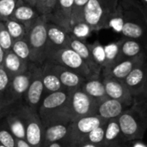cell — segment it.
<instances>
[{"instance_id": "cell-20", "label": "cell", "mask_w": 147, "mask_h": 147, "mask_svg": "<svg viewBox=\"0 0 147 147\" xmlns=\"http://www.w3.org/2000/svg\"><path fill=\"white\" fill-rule=\"evenodd\" d=\"M69 97L70 92L65 89L48 94L42 101L41 109L45 112L63 109L67 106Z\"/></svg>"}, {"instance_id": "cell-31", "label": "cell", "mask_w": 147, "mask_h": 147, "mask_svg": "<svg viewBox=\"0 0 147 147\" xmlns=\"http://www.w3.org/2000/svg\"><path fill=\"white\" fill-rule=\"evenodd\" d=\"M67 133V127L65 125H55L49 127L46 132V139L50 142H55L63 139Z\"/></svg>"}, {"instance_id": "cell-38", "label": "cell", "mask_w": 147, "mask_h": 147, "mask_svg": "<svg viewBox=\"0 0 147 147\" xmlns=\"http://www.w3.org/2000/svg\"><path fill=\"white\" fill-rule=\"evenodd\" d=\"M0 143L2 146L5 147L15 146V141H14L13 137L9 132L5 130L0 131Z\"/></svg>"}, {"instance_id": "cell-13", "label": "cell", "mask_w": 147, "mask_h": 147, "mask_svg": "<svg viewBox=\"0 0 147 147\" xmlns=\"http://www.w3.org/2000/svg\"><path fill=\"white\" fill-rule=\"evenodd\" d=\"M130 106L131 105L126 104L122 101L107 97L97 104L96 114L105 120L118 119L119 116Z\"/></svg>"}, {"instance_id": "cell-27", "label": "cell", "mask_w": 147, "mask_h": 147, "mask_svg": "<svg viewBox=\"0 0 147 147\" xmlns=\"http://www.w3.org/2000/svg\"><path fill=\"white\" fill-rule=\"evenodd\" d=\"M105 51H106V58H107V63L105 68L102 70L108 69L114 64L117 63L119 61H121V55L120 51V43L119 40L113 42L107 46H105Z\"/></svg>"}, {"instance_id": "cell-25", "label": "cell", "mask_w": 147, "mask_h": 147, "mask_svg": "<svg viewBox=\"0 0 147 147\" xmlns=\"http://www.w3.org/2000/svg\"><path fill=\"white\" fill-rule=\"evenodd\" d=\"M3 23L10 36L12 37L13 41L25 38L27 33V28L23 23L13 18H9Z\"/></svg>"}, {"instance_id": "cell-4", "label": "cell", "mask_w": 147, "mask_h": 147, "mask_svg": "<svg viewBox=\"0 0 147 147\" xmlns=\"http://www.w3.org/2000/svg\"><path fill=\"white\" fill-rule=\"evenodd\" d=\"M123 23L121 30L122 37L139 40L147 43V30L135 0H121Z\"/></svg>"}, {"instance_id": "cell-19", "label": "cell", "mask_w": 147, "mask_h": 147, "mask_svg": "<svg viewBox=\"0 0 147 147\" xmlns=\"http://www.w3.org/2000/svg\"><path fill=\"white\" fill-rule=\"evenodd\" d=\"M30 78H31L30 64H29L28 70L11 78L10 84L7 93H9V94L10 95L13 101L16 99H20L22 95L26 94L29 86Z\"/></svg>"}, {"instance_id": "cell-14", "label": "cell", "mask_w": 147, "mask_h": 147, "mask_svg": "<svg viewBox=\"0 0 147 147\" xmlns=\"http://www.w3.org/2000/svg\"><path fill=\"white\" fill-rule=\"evenodd\" d=\"M73 4L74 0H58L54 12L49 21L59 25L65 31L70 33Z\"/></svg>"}, {"instance_id": "cell-33", "label": "cell", "mask_w": 147, "mask_h": 147, "mask_svg": "<svg viewBox=\"0 0 147 147\" xmlns=\"http://www.w3.org/2000/svg\"><path fill=\"white\" fill-rule=\"evenodd\" d=\"M89 0H74L71 17V26L76 23L84 21V10Z\"/></svg>"}, {"instance_id": "cell-22", "label": "cell", "mask_w": 147, "mask_h": 147, "mask_svg": "<svg viewBox=\"0 0 147 147\" xmlns=\"http://www.w3.org/2000/svg\"><path fill=\"white\" fill-rule=\"evenodd\" d=\"M119 43L121 55L122 59L134 58L144 54H147L145 43L139 40L121 37L119 40Z\"/></svg>"}, {"instance_id": "cell-49", "label": "cell", "mask_w": 147, "mask_h": 147, "mask_svg": "<svg viewBox=\"0 0 147 147\" xmlns=\"http://www.w3.org/2000/svg\"><path fill=\"white\" fill-rule=\"evenodd\" d=\"M2 108H3V102L0 101V111L2 110Z\"/></svg>"}, {"instance_id": "cell-28", "label": "cell", "mask_w": 147, "mask_h": 147, "mask_svg": "<svg viewBox=\"0 0 147 147\" xmlns=\"http://www.w3.org/2000/svg\"><path fill=\"white\" fill-rule=\"evenodd\" d=\"M11 50L23 61L31 62V52L26 38L13 41Z\"/></svg>"}, {"instance_id": "cell-24", "label": "cell", "mask_w": 147, "mask_h": 147, "mask_svg": "<svg viewBox=\"0 0 147 147\" xmlns=\"http://www.w3.org/2000/svg\"><path fill=\"white\" fill-rule=\"evenodd\" d=\"M42 81L44 92L47 94L65 89L58 75L52 68L51 63L48 60H46V62L42 64Z\"/></svg>"}, {"instance_id": "cell-46", "label": "cell", "mask_w": 147, "mask_h": 147, "mask_svg": "<svg viewBox=\"0 0 147 147\" xmlns=\"http://www.w3.org/2000/svg\"><path fill=\"white\" fill-rule=\"evenodd\" d=\"M143 98H145V99H146L147 98V70H146V86H145V90H144Z\"/></svg>"}, {"instance_id": "cell-23", "label": "cell", "mask_w": 147, "mask_h": 147, "mask_svg": "<svg viewBox=\"0 0 147 147\" xmlns=\"http://www.w3.org/2000/svg\"><path fill=\"white\" fill-rule=\"evenodd\" d=\"M40 16L41 15L35 9V7L31 6L22 0H19L10 18L23 23L27 28Z\"/></svg>"}, {"instance_id": "cell-9", "label": "cell", "mask_w": 147, "mask_h": 147, "mask_svg": "<svg viewBox=\"0 0 147 147\" xmlns=\"http://www.w3.org/2000/svg\"><path fill=\"white\" fill-rule=\"evenodd\" d=\"M146 59L147 54H144L134 58L121 59L108 69L102 70V75L103 76H110L112 78L123 81L132 72L134 68H135L139 64H140Z\"/></svg>"}, {"instance_id": "cell-50", "label": "cell", "mask_w": 147, "mask_h": 147, "mask_svg": "<svg viewBox=\"0 0 147 147\" xmlns=\"http://www.w3.org/2000/svg\"><path fill=\"white\" fill-rule=\"evenodd\" d=\"M146 51H147V43L146 44Z\"/></svg>"}, {"instance_id": "cell-7", "label": "cell", "mask_w": 147, "mask_h": 147, "mask_svg": "<svg viewBox=\"0 0 147 147\" xmlns=\"http://www.w3.org/2000/svg\"><path fill=\"white\" fill-rule=\"evenodd\" d=\"M31 78L28 88L25 94L27 102L31 107L37 106L43 95L44 86L42 81V65L30 62Z\"/></svg>"}, {"instance_id": "cell-17", "label": "cell", "mask_w": 147, "mask_h": 147, "mask_svg": "<svg viewBox=\"0 0 147 147\" xmlns=\"http://www.w3.org/2000/svg\"><path fill=\"white\" fill-rule=\"evenodd\" d=\"M70 48L75 50L81 58L85 62V63L88 65L90 69L94 75H101L102 74V68L95 62L91 52L90 50V48L88 46V42L85 41H81L79 39H77L75 37L71 36V42H70Z\"/></svg>"}, {"instance_id": "cell-52", "label": "cell", "mask_w": 147, "mask_h": 147, "mask_svg": "<svg viewBox=\"0 0 147 147\" xmlns=\"http://www.w3.org/2000/svg\"><path fill=\"white\" fill-rule=\"evenodd\" d=\"M146 101H147V98H146Z\"/></svg>"}, {"instance_id": "cell-3", "label": "cell", "mask_w": 147, "mask_h": 147, "mask_svg": "<svg viewBox=\"0 0 147 147\" xmlns=\"http://www.w3.org/2000/svg\"><path fill=\"white\" fill-rule=\"evenodd\" d=\"M47 19L44 16H40L29 26L27 27L26 40L31 52V62L42 65L47 60Z\"/></svg>"}, {"instance_id": "cell-6", "label": "cell", "mask_w": 147, "mask_h": 147, "mask_svg": "<svg viewBox=\"0 0 147 147\" xmlns=\"http://www.w3.org/2000/svg\"><path fill=\"white\" fill-rule=\"evenodd\" d=\"M70 92L68 101L69 114L74 120L88 115L96 114L97 102L84 93L81 88H77Z\"/></svg>"}, {"instance_id": "cell-47", "label": "cell", "mask_w": 147, "mask_h": 147, "mask_svg": "<svg viewBox=\"0 0 147 147\" xmlns=\"http://www.w3.org/2000/svg\"><path fill=\"white\" fill-rule=\"evenodd\" d=\"M49 147H61L58 143H53V144H52V145H50V146Z\"/></svg>"}, {"instance_id": "cell-12", "label": "cell", "mask_w": 147, "mask_h": 147, "mask_svg": "<svg viewBox=\"0 0 147 147\" xmlns=\"http://www.w3.org/2000/svg\"><path fill=\"white\" fill-rule=\"evenodd\" d=\"M48 61L50 62L52 68L58 75V77L65 89H66L68 91H71V90L81 88V85L83 84L84 81L85 80L84 77H83L79 74L76 73L73 70L69 69L68 68H66L63 65L55 63L50 60H48Z\"/></svg>"}, {"instance_id": "cell-2", "label": "cell", "mask_w": 147, "mask_h": 147, "mask_svg": "<svg viewBox=\"0 0 147 147\" xmlns=\"http://www.w3.org/2000/svg\"><path fill=\"white\" fill-rule=\"evenodd\" d=\"M121 0H89L84 10V21L94 31L109 29V23Z\"/></svg>"}, {"instance_id": "cell-44", "label": "cell", "mask_w": 147, "mask_h": 147, "mask_svg": "<svg viewBox=\"0 0 147 147\" xmlns=\"http://www.w3.org/2000/svg\"><path fill=\"white\" fill-rule=\"evenodd\" d=\"M35 1V9L39 11L40 6H41V3H42V1L43 0H34Z\"/></svg>"}, {"instance_id": "cell-39", "label": "cell", "mask_w": 147, "mask_h": 147, "mask_svg": "<svg viewBox=\"0 0 147 147\" xmlns=\"http://www.w3.org/2000/svg\"><path fill=\"white\" fill-rule=\"evenodd\" d=\"M10 126H11V129L12 132L14 133V134L18 137V138H22L24 136V128L22 124L18 120H12L10 122Z\"/></svg>"}, {"instance_id": "cell-16", "label": "cell", "mask_w": 147, "mask_h": 147, "mask_svg": "<svg viewBox=\"0 0 147 147\" xmlns=\"http://www.w3.org/2000/svg\"><path fill=\"white\" fill-rule=\"evenodd\" d=\"M84 93L94 99L97 103L106 99L108 96L106 94L103 77L101 75H93L84 81L80 88Z\"/></svg>"}, {"instance_id": "cell-32", "label": "cell", "mask_w": 147, "mask_h": 147, "mask_svg": "<svg viewBox=\"0 0 147 147\" xmlns=\"http://www.w3.org/2000/svg\"><path fill=\"white\" fill-rule=\"evenodd\" d=\"M19 0H0V22L10 18Z\"/></svg>"}, {"instance_id": "cell-40", "label": "cell", "mask_w": 147, "mask_h": 147, "mask_svg": "<svg viewBox=\"0 0 147 147\" xmlns=\"http://www.w3.org/2000/svg\"><path fill=\"white\" fill-rule=\"evenodd\" d=\"M136 1V5L142 16V19H143V23H144V25L146 27L147 30V6L145 5L141 1H139V0H135Z\"/></svg>"}, {"instance_id": "cell-37", "label": "cell", "mask_w": 147, "mask_h": 147, "mask_svg": "<svg viewBox=\"0 0 147 147\" xmlns=\"http://www.w3.org/2000/svg\"><path fill=\"white\" fill-rule=\"evenodd\" d=\"M11 78L4 69V68L0 66V97L3 95V94L8 92Z\"/></svg>"}, {"instance_id": "cell-5", "label": "cell", "mask_w": 147, "mask_h": 147, "mask_svg": "<svg viewBox=\"0 0 147 147\" xmlns=\"http://www.w3.org/2000/svg\"><path fill=\"white\" fill-rule=\"evenodd\" d=\"M47 60H50L55 63L63 65L69 69L79 74L85 79L93 75H96L91 72L81 56L70 47L48 51L47 54Z\"/></svg>"}, {"instance_id": "cell-18", "label": "cell", "mask_w": 147, "mask_h": 147, "mask_svg": "<svg viewBox=\"0 0 147 147\" xmlns=\"http://www.w3.org/2000/svg\"><path fill=\"white\" fill-rule=\"evenodd\" d=\"M107 120H103L96 114L84 116L74 120L75 132L78 133V137L83 141V139L95 128L104 125Z\"/></svg>"}, {"instance_id": "cell-15", "label": "cell", "mask_w": 147, "mask_h": 147, "mask_svg": "<svg viewBox=\"0 0 147 147\" xmlns=\"http://www.w3.org/2000/svg\"><path fill=\"white\" fill-rule=\"evenodd\" d=\"M124 139L117 119L107 120L105 135L102 147H128Z\"/></svg>"}, {"instance_id": "cell-29", "label": "cell", "mask_w": 147, "mask_h": 147, "mask_svg": "<svg viewBox=\"0 0 147 147\" xmlns=\"http://www.w3.org/2000/svg\"><path fill=\"white\" fill-rule=\"evenodd\" d=\"M88 46L95 62L102 68V69H103L107 63L105 46H103L98 40L95 41L93 43H88Z\"/></svg>"}, {"instance_id": "cell-30", "label": "cell", "mask_w": 147, "mask_h": 147, "mask_svg": "<svg viewBox=\"0 0 147 147\" xmlns=\"http://www.w3.org/2000/svg\"><path fill=\"white\" fill-rule=\"evenodd\" d=\"M26 138L28 143L31 146H37L40 141V128L34 120L29 122L26 128Z\"/></svg>"}, {"instance_id": "cell-11", "label": "cell", "mask_w": 147, "mask_h": 147, "mask_svg": "<svg viewBox=\"0 0 147 147\" xmlns=\"http://www.w3.org/2000/svg\"><path fill=\"white\" fill-rule=\"evenodd\" d=\"M47 50H55L61 48L70 47L71 35L65 31L59 25L51 22H47Z\"/></svg>"}, {"instance_id": "cell-35", "label": "cell", "mask_w": 147, "mask_h": 147, "mask_svg": "<svg viewBox=\"0 0 147 147\" xmlns=\"http://www.w3.org/2000/svg\"><path fill=\"white\" fill-rule=\"evenodd\" d=\"M12 44H13V39L10 36L9 31L7 30L4 23L0 22V46L6 53L11 50Z\"/></svg>"}, {"instance_id": "cell-45", "label": "cell", "mask_w": 147, "mask_h": 147, "mask_svg": "<svg viewBox=\"0 0 147 147\" xmlns=\"http://www.w3.org/2000/svg\"><path fill=\"white\" fill-rule=\"evenodd\" d=\"M22 1H23L24 3H28V4L31 5V6L35 7V1L34 0H22Z\"/></svg>"}, {"instance_id": "cell-26", "label": "cell", "mask_w": 147, "mask_h": 147, "mask_svg": "<svg viewBox=\"0 0 147 147\" xmlns=\"http://www.w3.org/2000/svg\"><path fill=\"white\" fill-rule=\"evenodd\" d=\"M93 29L84 21H81L78 23H76L71 26L70 29V35L72 37H75L77 39H79L81 41H85L87 38H89L92 32Z\"/></svg>"}, {"instance_id": "cell-41", "label": "cell", "mask_w": 147, "mask_h": 147, "mask_svg": "<svg viewBox=\"0 0 147 147\" xmlns=\"http://www.w3.org/2000/svg\"><path fill=\"white\" fill-rule=\"evenodd\" d=\"M17 147H30L29 144L25 142L24 140H18L17 142Z\"/></svg>"}, {"instance_id": "cell-34", "label": "cell", "mask_w": 147, "mask_h": 147, "mask_svg": "<svg viewBox=\"0 0 147 147\" xmlns=\"http://www.w3.org/2000/svg\"><path fill=\"white\" fill-rule=\"evenodd\" d=\"M105 125H102L96 128H95L93 131H91L86 137L85 139H87V142L92 143L94 145L99 146L102 147L103 139H104V135H105Z\"/></svg>"}, {"instance_id": "cell-43", "label": "cell", "mask_w": 147, "mask_h": 147, "mask_svg": "<svg viewBox=\"0 0 147 147\" xmlns=\"http://www.w3.org/2000/svg\"><path fill=\"white\" fill-rule=\"evenodd\" d=\"M4 54L5 52L3 51V49H2V47L0 46V66L3 65V58H4Z\"/></svg>"}, {"instance_id": "cell-21", "label": "cell", "mask_w": 147, "mask_h": 147, "mask_svg": "<svg viewBox=\"0 0 147 147\" xmlns=\"http://www.w3.org/2000/svg\"><path fill=\"white\" fill-rule=\"evenodd\" d=\"M29 64L30 62L23 61L12 50H9L4 54L3 67L10 76V78H13L14 76L28 70Z\"/></svg>"}, {"instance_id": "cell-42", "label": "cell", "mask_w": 147, "mask_h": 147, "mask_svg": "<svg viewBox=\"0 0 147 147\" xmlns=\"http://www.w3.org/2000/svg\"><path fill=\"white\" fill-rule=\"evenodd\" d=\"M82 143H84V144H82V145H81V146H80L79 147H101V146H99L94 145V144H92V143L86 142V141H84V142H82Z\"/></svg>"}, {"instance_id": "cell-48", "label": "cell", "mask_w": 147, "mask_h": 147, "mask_svg": "<svg viewBox=\"0 0 147 147\" xmlns=\"http://www.w3.org/2000/svg\"><path fill=\"white\" fill-rule=\"evenodd\" d=\"M141 2H142L145 5H146L147 6V0H141Z\"/></svg>"}, {"instance_id": "cell-36", "label": "cell", "mask_w": 147, "mask_h": 147, "mask_svg": "<svg viewBox=\"0 0 147 147\" xmlns=\"http://www.w3.org/2000/svg\"><path fill=\"white\" fill-rule=\"evenodd\" d=\"M57 2L58 0H43L41 6L39 10V13L41 16H46L47 21H49L54 12Z\"/></svg>"}, {"instance_id": "cell-51", "label": "cell", "mask_w": 147, "mask_h": 147, "mask_svg": "<svg viewBox=\"0 0 147 147\" xmlns=\"http://www.w3.org/2000/svg\"><path fill=\"white\" fill-rule=\"evenodd\" d=\"M0 147H5V146H2V145H1V146H0Z\"/></svg>"}, {"instance_id": "cell-10", "label": "cell", "mask_w": 147, "mask_h": 147, "mask_svg": "<svg viewBox=\"0 0 147 147\" xmlns=\"http://www.w3.org/2000/svg\"><path fill=\"white\" fill-rule=\"evenodd\" d=\"M102 77L106 94L109 98L122 101L128 105H132L134 103V97L127 88L122 81L112 78L110 76L102 75Z\"/></svg>"}, {"instance_id": "cell-1", "label": "cell", "mask_w": 147, "mask_h": 147, "mask_svg": "<svg viewBox=\"0 0 147 147\" xmlns=\"http://www.w3.org/2000/svg\"><path fill=\"white\" fill-rule=\"evenodd\" d=\"M117 120L127 143L142 139L147 131L146 100L143 97L134 98V103Z\"/></svg>"}, {"instance_id": "cell-8", "label": "cell", "mask_w": 147, "mask_h": 147, "mask_svg": "<svg viewBox=\"0 0 147 147\" xmlns=\"http://www.w3.org/2000/svg\"><path fill=\"white\" fill-rule=\"evenodd\" d=\"M147 59L139 64L122 81L134 98L143 97L146 81Z\"/></svg>"}]
</instances>
